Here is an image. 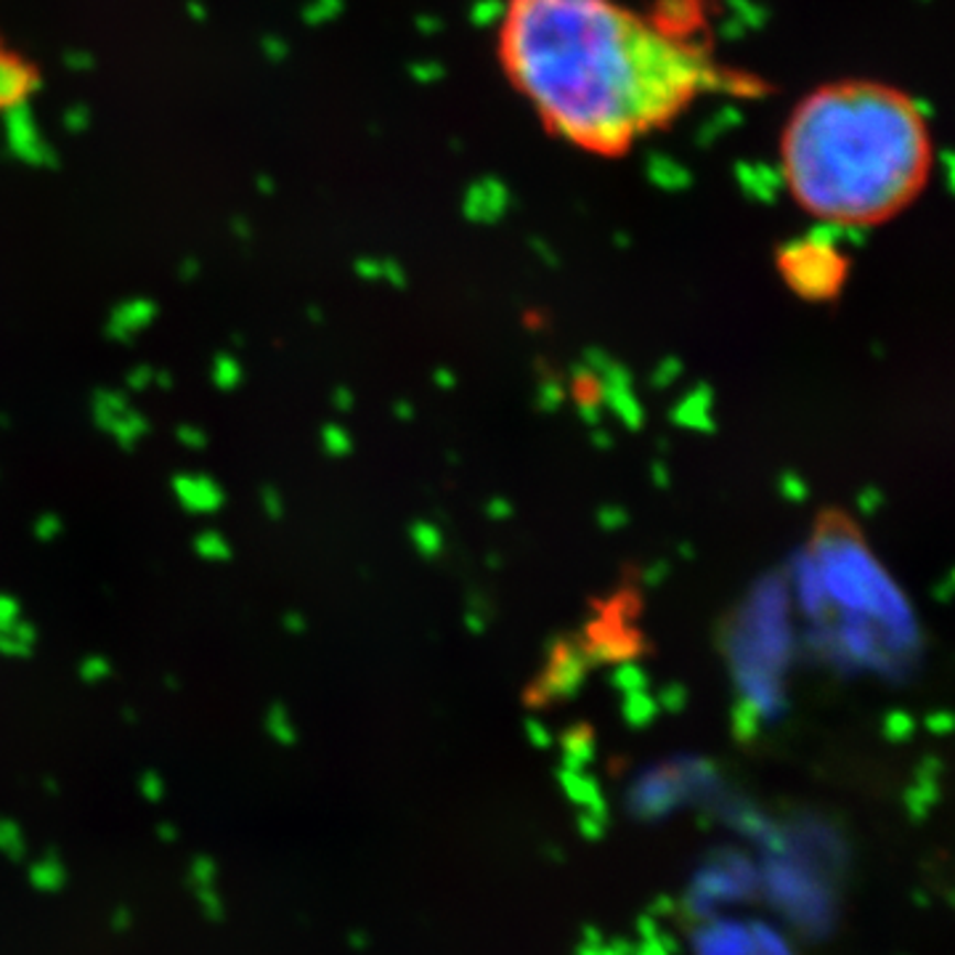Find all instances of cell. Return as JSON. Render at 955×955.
<instances>
[{
  "mask_svg": "<svg viewBox=\"0 0 955 955\" xmlns=\"http://www.w3.org/2000/svg\"><path fill=\"white\" fill-rule=\"evenodd\" d=\"M502 62L552 131L593 152L669 120L709 75L682 35L614 0H510Z\"/></svg>",
  "mask_w": 955,
  "mask_h": 955,
  "instance_id": "1",
  "label": "cell"
},
{
  "mask_svg": "<svg viewBox=\"0 0 955 955\" xmlns=\"http://www.w3.org/2000/svg\"><path fill=\"white\" fill-rule=\"evenodd\" d=\"M783 178L804 210L870 226L926 184L932 139L911 96L879 83H834L804 99L783 133Z\"/></svg>",
  "mask_w": 955,
  "mask_h": 955,
  "instance_id": "2",
  "label": "cell"
},
{
  "mask_svg": "<svg viewBox=\"0 0 955 955\" xmlns=\"http://www.w3.org/2000/svg\"><path fill=\"white\" fill-rule=\"evenodd\" d=\"M695 955H796L791 942L764 921L704 919L693 934Z\"/></svg>",
  "mask_w": 955,
  "mask_h": 955,
  "instance_id": "3",
  "label": "cell"
},
{
  "mask_svg": "<svg viewBox=\"0 0 955 955\" xmlns=\"http://www.w3.org/2000/svg\"><path fill=\"white\" fill-rule=\"evenodd\" d=\"M781 271L785 282L794 287L799 295L812 297H831L842 287L847 261L823 242H796L785 247L781 256Z\"/></svg>",
  "mask_w": 955,
  "mask_h": 955,
  "instance_id": "4",
  "label": "cell"
},
{
  "mask_svg": "<svg viewBox=\"0 0 955 955\" xmlns=\"http://www.w3.org/2000/svg\"><path fill=\"white\" fill-rule=\"evenodd\" d=\"M757 883L759 879L749 866V860H744L736 853H725L714 866L704 868L695 876L685 908L698 919H712L717 908L725 905V902L749 898V892L757 889Z\"/></svg>",
  "mask_w": 955,
  "mask_h": 955,
  "instance_id": "5",
  "label": "cell"
},
{
  "mask_svg": "<svg viewBox=\"0 0 955 955\" xmlns=\"http://www.w3.org/2000/svg\"><path fill=\"white\" fill-rule=\"evenodd\" d=\"M173 493L186 512H197V516L218 512L226 502L224 489L207 476H175Z\"/></svg>",
  "mask_w": 955,
  "mask_h": 955,
  "instance_id": "6",
  "label": "cell"
},
{
  "mask_svg": "<svg viewBox=\"0 0 955 955\" xmlns=\"http://www.w3.org/2000/svg\"><path fill=\"white\" fill-rule=\"evenodd\" d=\"M28 88V73L17 58H11L0 48V107L17 101Z\"/></svg>",
  "mask_w": 955,
  "mask_h": 955,
  "instance_id": "7",
  "label": "cell"
},
{
  "mask_svg": "<svg viewBox=\"0 0 955 955\" xmlns=\"http://www.w3.org/2000/svg\"><path fill=\"white\" fill-rule=\"evenodd\" d=\"M128 409L131 406H128L126 395L117 391H96L94 395V420L101 431H109Z\"/></svg>",
  "mask_w": 955,
  "mask_h": 955,
  "instance_id": "8",
  "label": "cell"
},
{
  "mask_svg": "<svg viewBox=\"0 0 955 955\" xmlns=\"http://www.w3.org/2000/svg\"><path fill=\"white\" fill-rule=\"evenodd\" d=\"M109 433L115 435L117 444H120L122 449H133V446L139 444V441L149 433V420L144 417V414L128 409V412L122 414V417L117 420L112 427H109Z\"/></svg>",
  "mask_w": 955,
  "mask_h": 955,
  "instance_id": "9",
  "label": "cell"
},
{
  "mask_svg": "<svg viewBox=\"0 0 955 955\" xmlns=\"http://www.w3.org/2000/svg\"><path fill=\"white\" fill-rule=\"evenodd\" d=\"M210 380L218 391H234V388H239V382H242V363L229 354H220L218 359L213 361Z\"/></svg>",
  "mask_w": 955,
  "mask_h": 955,
  "instance_id": "10",
  "label": "cell"
},
{
  "mask_svg": "<svg viewBox=\"0 0 955 955\" xmlns=\"http://www.w3.org/2000/svg\"><path fill=\"white\" fill-rule=\"evenodd\" d=\"M194 550H197V555L203 557V561H229L234 555L231 544L226 542V536L218 534V531H203V534H197Z\"/></svg>",
  "mask_w": 955,
  "mask_h": 955,
  "instance_id": "11",
  "label": "cell"
},
{
  "mask_svg": "<svg viewBox=\"0 0 955 955\" xmlns=\"http://www.w3.org/2000/svg\"><path fill=\"white\" fill-rule=\"evenodd\" d=\"M322 446L324 452L333 454V457H343V454L350 452V435L343 431V427L327 425L322 427Z\"/></svg>",
  "mask_w": 955,
  "mask_h": 955,
  "instance_id": "12",
  "label": "cell"
},
{
  "mask_svg": "<svg viewBox=\"0 0 955 955\" xmlns=\"http://www.w3.org/2000/svg\"><path fill=\"white\" fill-rule=\"evenodd\" d=\"M109 674H112V666H109V661L101 659V655H90V659L80 664L83 682H101L107 680Z\"/></svg>",
  "mask_w": 955,
  "mask_h": 955,
  "instance_id": "13",
  "label": "cell"
},
{
  "mask_svg": "<svg viewBox=\"0 0 955 955\" xmlns=\"http://www.w3.org/2000/svg\"><path fill=\"white\" fill-rule=\"evenodd\" d=\"M62 531H64V523L56 512H43V516L35 521V536L41 539V542H54Z\"/></svg>",
  "mask_w": 955,
  "mask_h": 955,
  "instance_id": "14",
  "label": "cell"
},
{
  "mask_svg": "<svg viewBox=\"0 0 955 955\" xmlns=\"http://www.w3.org/2000/svg\"><path fill=\"white\" fill-rule=\"evenodd\" d=\"M175 435H178V441H181V446H184V449L203 452L207 446V433L197 425H181L178 431H175Z\"/></svg>",
  "mask_w": 955,
  "mask_h": 955,
  "instance_id": "15",
  "label": "cell"
},
{
  "mask_svg": "<svg viewBox=\"0 0 955 955\" xmlns=\"http://www.w3.org/2000/svg\"><path fill=\"white\" fill-rule=\"evenodd\" d=\"M579 831L584 839L597 842L603 839V834H606V817L603 815H593V812H584L579 817Z\"/></svg>",
  "mask_w": 955,
  "mask_h": 955,
  "instance_id": "16",
  "label": "cell"
},
{
  "mask_svg": "<svg viewBox=\"0 0 955 955\" xmlns=\"http://www.w3.org/2000/svg\"><path fill=\"white\" fill-rule=\"evenodd\" d=\"M261 502H263V510H265V516L271 518V521H279V518L284 516V502H282V493H279L274 486H265V489L261 491Z\"/></svg>",
  "mask_w": 955,
  "mask_h": 955,
  "instance_id": "17",
  "label": "cell"
},
{
  "mask_svg": "<svg viewBox=\"0 0 955 955\" xmlns=\"http://www.w3.org/2000/svg\"><path fill=\"white\" fill-rule=\"evenodd\" d=\"M152 377H154V369H149L146 363H141V367L131 369V375H128V386H131V391H146V388L152 386Z\"/></svg>",
  "mask_w": 955,
  "mask_h": 955,
  "instance_id": "18",
  "label": "cell"
},
{
  "mask_svg": "<svg viewBox=\"0 0 955 955\" xmlns=\"http://www.w3.org/2000/svg\"><path fill=\"white\" fill-rule=\"evenodd\" d=\"M19 619V603L14 597L0 595V627H11Z\"/></svg>",
  "mask_w": 955,
  "mask_h": 955,
  "instance_id": "19",
  "label": "cell"
},
{
  "mask_svg": "<svg viewBox=\"0 0 955 955\" xmlns=\"http://www.w3.org/2000/svg\"><path fill=\"white\" fill-rule=\"evenodd\" d=\"M284 629H287V632H290L292 637L301 634L303 629H305L303 616H301V614H287V616H284Z\"/></svg>",
  "mask_w": 955,
  "mask_h": 955,
  "instance_id": "20",
  "label": "cell"
},
{
  "mask_svg": "<svg viewBox=\"0 0 955 955\" xmlns=\"http://www.w3.org/2000/svg\"><path fill=\"white\" fill-rule=\"evenodd\" d=\"M335 406L343 409V412H348L350 409V393L346 391V388H340V391L335 393Z\"/></svg>",
  "mask_w": 955,
  "mask_h": 955,
  "instance_id": "21",
  "label": "cell"
},
{
  "mask_svg": "<svg viewBox=\"0 0 955 955\" xmlns=\"http://www.w3.org/2000/svg\"><path fill=\"white\" fill-rule=\"evenodd\" d=\"M152 380L158 382L160 388H165V391H167V388H173V375H167V372H154Z\"/></svg>",
  "mask_w": 955,
  "mask_h": 955,
  "instance_id": "22",
  "label": "cell"
}]
</instances>
